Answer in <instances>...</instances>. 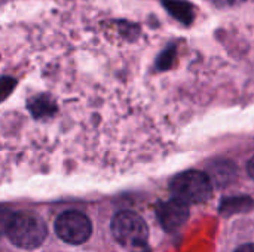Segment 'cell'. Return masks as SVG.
I'll return each instance as SVG.
<instances>
[{
	"label": "cell",
	"mask_w": 254,
	"mask_h": 252,
	"mask_svg": "<svg viewBox=\"0 0 254 252\" xmlns=\"http://www.w3.org/2000/svg\"><path fill=\"white\" fill-rule=\"evenodd\" d=\"M112 233L125 247H143L149 238L147 224L138 214L131 211L118 212L112 218Z\"/></svg>",
	"instance_id": "3"
},
{
	"label": "cell",
	"mask_w": 254,
	"mask_h": 252,
	"mask_svg": "<svg viewBox=\"0 0 254 252\" xmlns=\"http://www.w3.org/2000/svg\"><path fill=\"white\" fill-rule=\"evenodd\" d=\"M247 171H249V175L252 177L254 180V157L249 162V165H247Z\"/></svg>",
	"instance_id": "10"
},
{
	"label": "cell",
	"mask_w": 254,
	"mask_h": 252,
	"mask_svg": "<svg viewBox=\"0 0 254 252\" xmlns=\"http://www.w3.org/2000/svg\"><path fill=\"white\" fill-rule=\"evenodd\" d=\"M213 3H216L217 6H235L240 4L244 0H211Z\"/></svg>",
	"instance_id": "8"
},
{
	"label": "cell",
	"mask_w": 254,
	"mask_h": 252,
	"mask_svg": "<svg viewBox=\"0 0 254 252\" xmlns=\"http://www.w3.org/2000/svg\"><path fill=\"white\" fill-rule=\"evenodd\" d=\"M4 233L18 248L34 250L43 244L46 238V226L39 217L16 212L4 221Z\"/></svg>",
	"instance_id": "1"
},
{
	"label": "cell",
	"mask_w": 254,
	"mask_h": 252,
	"mask_svg": "<svg viewBox=\"0 0 254 252\" xmlns=\"http://www.w3.org/2000/svg\"><path fill=\"white\" fill-rule=\"evenodd\" d=\"M176 199L185 203H202L211 195V181L208 175L199 171H186L174 177L170 184Z\"/></svg>",
	"instance_id": "2"
},
{
	"label": "cell",
	"mask_w": 254,
	"mask_h": 252,
	"mask_svg": "<svg viewBox=\"0 0 254 252\" xmlns=\"http://www.w3.org/2000/svg\"><path fill=\"white\" fill-rule=\"evenodd\" d=\"M165 10L185 25L192 24L195 18V9L189 1L185 0H162Z\"/></svg>",
	"instance_id": "6"
},
{
	"label": "cell",
	"mask_w": 254,
	"mask_h": 252,
	"mask_svg": "<svg viewBox=\"0 0 254 252\" xmlns=\"http://www.w3.org/2000/svg\"><path fill=\"white\" fill-rule=\"evenodd\" d=\"M174 56V46H170L158 59V67L159 68H168L170 64H171V59Z\"/></svg>",
	"instance_id": "7"
},
{
	"label": "cell",
	"mask_w": 254,
	"mask_h": 252,
	"mask_svg": "<svg viewBox=\"0 0 254 252\" xmlns=\"http://www.w3.org/2000/svg\"><path fill=\"white\" fill-rule=\"evenodd\" d=\"M92 232L91 221L77 211H67L55 220V233L67 244L79 245L89 239Z\"/></svg>",
	"instance_id": "4"
},
{
	"label": "cell",
	"mask_w": 254,
	"mask_h": 252,
	"mask_svg": "<svg viewBox=\"0 0 254 252\" xmlns=\"http://www.w3.org/2000/svg\"><path fill=\"white\" fill-rule=\"evenodd\" d=\"M158 218L162 224V227L168 232H174L180 229L189 217V206L188 203L173 198L168 202H162L158 209Z\"/></svg>",
	"instance_id": "5"
},
{
	"label": "cell",
	"mask_w": 254,
	"mask_h": 252,
	"mask_svg": "<svg viewBox=\"0 0 254 252\" xmlns=\"http://www.w3.org/2000/svg\"><path fill=\"white\" fill-rule=\"evenodd\" d=\"M235 252H254V244H246L241 245Z\"/></svg>",
	"instance_id": "9"
}]
</instances>
